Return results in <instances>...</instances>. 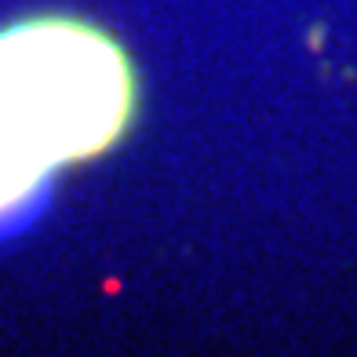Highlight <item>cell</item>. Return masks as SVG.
I'll list each match as a JSON object with an SVG mask.
<instances>
[{
    "mask_svg": "<svg viewBox=\"0 0 357 357\" xmlns=\"http://www.w3.org/2000/svg\"><path fill=\"white\" fill-rule=\"evenodd\" d=\"M55 160L59 153L37 113L0 77V215L26 201Z\"/></svg>",
    "mask_w": 357,
    "mask_h": 357,
    "instance_id": "obj_1",
    "label": "cell"
}]
</instances>
